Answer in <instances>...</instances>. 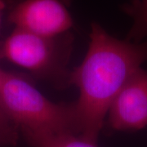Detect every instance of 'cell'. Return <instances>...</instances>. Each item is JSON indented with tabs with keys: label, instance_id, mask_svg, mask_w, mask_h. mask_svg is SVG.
Wrapping results in <instances>:
<instances>
[{
	"label": "cell",
	"instance_id": "6da1fadb",
	"mask_svg": "<svg viewBox=\"0 0 147 147\" xmlns=\"http://www.w3.org/2000/svg\"><path fill=\"white\" fill-rule=\"evenodd\" d=\"M83 62L70 73L79 91L74 103L79 137L96 144L110 104L127 79L147 62V39L141 42L111 36L92 23Z\"/></svg>",
	"mask_w": 147,
	"mask_h": 147
},
{
	"label": "cell",
	"instance_id": "7a4b0ae2",
	"mask_svg": "<svg viewBox=\"0 0 147 147\" xmlns=\"http://www.w3.org/2000/svg\"><path fill=\"white\" fill-rule=\"evenodd\" d=\"M0 106L20 131L39 130L79 136L74 104L54 103L21 74L3 70Z\"/></svg>",
	"mask_w": 147,
	"mask_h": 147
},
{
	"label": "cell",
	"instance_id": "3957f363",
	"mask_svg": "<svg viewBox=\"0 0 147 147\" xmlns=\"http://www.w3.org/2000/svg\"><path fill=\"white\" fill-rule=\"evenodd\" d=\"M72 45L71 33L46 37L15 28L4 40H0V60H7L35 76L64 87L69 85L71 71L67 65Z\"/></svg>",
	"mask_w": 147,
	"mask_h": 147
},
{
	"label": "cell",
	"instance_id": "277c9868",
	"mask_svg": "<svg viewBox=\"0 0 147 147\" xmlns=\"http://www.w3.org/2000/svg\"><path fill=\"white\" fill-rule=\"evenodd\" d=\"M70 0H18L10 9L8 21L15 28L46 37L70 33L73 18Z\"/></svg>",
	"mask_w": 147,
	"mask_h": 147
},
{
	"label": "cell",
	"instance_id": "5b68a950",
	"mask_svg": "<svg viewBox=\"0 0 147 147\" xmlns=\"http://www.w3.org/2000/svg\"><path fill=\"white\" fill-rule=\"evenodd\" d=\"M107 123L115 131H137L147 126V71L140 68L127 79L110 104Z\"/></svg>",
	"mask_w": 147,
	"mask_h": 147
},
{
	"label": "cell",
	"instance_id": "8992f818",
	"mask_svg": "<svg viewBox=\"0 0 147 147\" xmlns=\"http://www.w3.org/2000/svg\"><path fill=\"white\" fill-rule=\"evenodd\" d=\"M20 131L33 147H97L95 143L69 133H53L30 129Z\"/></svg>",
	"mask_w": 147,
	"mask_h": 147
},
{
	"label": "cell",
	"instance_id": "52a82bcc",
	"mask_svg": "<svg viewBox=\"0 0 147 147\" xmlns=\"http://www.w3.org/2000/svg\"><path fill=\"white\" fill-rule=\"evenodd\" d=\"M123 10L132 19L127 40L141 42L147 39V0H131Z\"/></svg>",
	"mask_w": 147,
	"mask_h": 147
},
{
	"label": "cell",
	"instance_id": "ba28073f",
	"mask_svg": "<svg viewBox=\"0 0 147 147\" xmlns=\"http://www.w3.org/2000/svg\"><path fill=\"white\" fill-rule=\"evenodd\" d=\"M20 135V128L0 106V146H15Z\"/></svg>",
	"mask_w": 147,
	"mask_h": 147
},
{
	"label": "cell",
	"instance_id": "9c48e42d",
	"mask_svg": "<svg viewBox=\"0 0 147 147\" xmlns=\"http://www.w3.org/2000/svg\"><path fill=\"white\" fill-rule=\"evenodd\" d=\"M6 8V1L5 0H0V29L2 26V20H3V11Z\"/></svg>",
	"mask_w": 147,
	"mask_h": 147
},
{
	"label": "cell",
	"instance_id": "30bf717a",
	"mask_svg": "<svg viewBox=\"0 0 147 147\" xmlns=\"http://www.w3.org/2000/svg\"><path fill=\"white\" fill-rule=\"evenodd\" d=\"M2 74H3V70L0 69V84H1V79H2Z\"/></svg>",
	"mask_w": 147,
	"mask_h": 147
}]
</instances>
